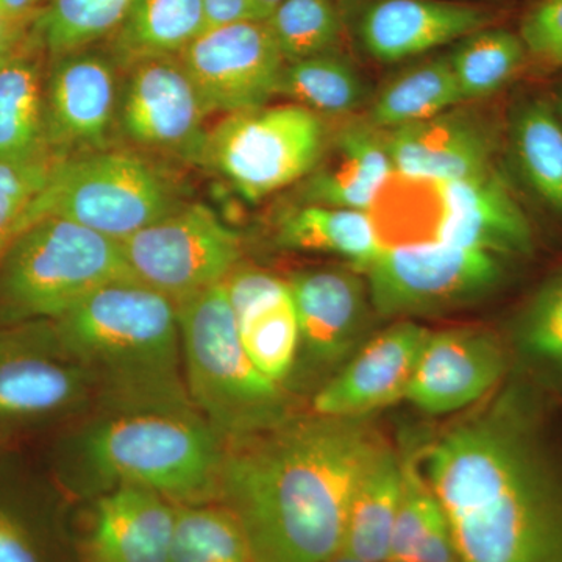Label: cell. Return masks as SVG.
I'll list each match as a JSON object with an SVG mask.
<instances>
[{"mask_svg":"<svg viewBox=\"0 0 562 562\" xmlns=\"http://www.w3.org/2000/svg\"><path fill=\"white\" fill-rule=\"evenodd\" d=\"M277 95H284L321 116H338L361 105L364 85L349 61L327 52L288 61L281 70Z\"/></svg>","mask_w":562,"mask_h":562,"instance_id":"obj_31","label":"cell"},{"mask_svg":"<svg viewBox=\"0 0 562 562\" xmlns=\"http://www.w3.org/2000/svg\"><path fill=\"white\" fill-rule=\"evenodd\" d=\"M392 172L384 132L349 125L333 139L330 157L306 177L302 203L368 211Z\"/></svg>","mask_w":562,"mask_h":562,"instance_id":"obj_23","label":"cell"},{"mask_svg":"<svg viewBox=\"0 0 562 562\" xmlns=\"http://www.w3.org/2000/svg\"><path fill=\"white\" fill-rule=\"evenodd\" d=\"M430 330L408 319L376 333L313 397V413L368 417L405 401Z\"/></svg>","mask_w":562,"mask_h":562,"instance_id":"obj_17","label":"cell"},{"mask_svg":"<svg viewBox=\"0 0 562 562\" xmlns=\"http://www.w3.org/2000/svg\"><path fill=\"white\" fill-rule=\"evenodd\" d=\"M514 160L525 183L562 220V120L550 103L531 101L517 110L512 127Z\"/></svg>","mask_w":562,"mask_h":562,"instance_id":"obj_28","label":"cell"},{"mask_svg":"<svg viewBox=\"0 0 562 562\" xmlns=\"http://www.w3.org/2000/svg\"><path fill=\"white\" fill-rule=\"evenodd\" d=\"M425 244L525 257L532 249L530 222L494 168L458 180H431L424 221Z\"/></svg>","mask_w":562,"mask_h":562,"instance_id":"obj_14","label":"cell"},{"mask_svg":"<svg viewBox=\"0 0 562 562\" xmlns=\"http://www.w3.org/2000/svg\"><path fill=\"white\" fill-rule=\"evenodd\" d=\"M449 61L465 102L505 87L524 68L528 54L517 33L486 27L462 38Z\"/></svg>","mask_w":562,"mask_h":562,"instance_id":"obj_33","label":"cell"},{"mask_svg":"<svg viewBox=\"0 0 562 562\" xmlns=\"http://www.w3.org/2000/svg\"><path fill=\"white\" fill-rule=\"evenodd\" d=\"M29 31H31V25L10 24V22L0 20V58L22 43Z\"/></svg>","mask_w":562,"mask_h":562,"instance_id":"obj_41","label":"cell"},{"mask_svg":"<svg viewBox=\"0 0 562 562\" xmlns=\"http://www.w3.org/2000/svg\"><path fill=\"white\" fill-rule=\"evenodd\" d=\"M558 113H560L561 120H562V92L560 98V106H558Z\"/></svg>","mask_w":562,"mask_h":562,"instance_id":"obj_44","label":"cell"},{"mask_svg":"<svg viewBox=\"0 0 562 562\" xmlns=\"http://www.w3.org/2000/svg\"><path fill=\"white\" fill-rule=\"evenodd\" d=\"M83 562H168L176 503L140 486H120L92 498Z\"/></svg>","mask_w":562,"mask_h":562,"instance_id":"obj_20","label":"cell"},{"mask_svg":"<svg viewBox=\"0 0 562 562\" xmlns=\"http://www.w3.org/2000/svg\"><path fill=\"white\" fill-rule=\"evenodd\" d=\"M181 205L171 177L143 154L85 151L55 158L46 183L22 217L21 231L44 217H58L122 243Z\"/></svg>","mask_w":562,"mask_h":562,"instance_id":"obj_6","label":"cell"},{"mask_svg":"<svg viewBox=\"0 0 562 562\" xmlns=\"http://www.w3.org/2000/svg\"><path fill=\"white\" fill-rule=\"evenodd\" d=\"M387 562H412V561H395V560H392V561H387Z\"/></svg>","mask_w":562,"mask_h":562,"instance_id":"obj_45","label":"cell"},{"mask_svg":"<svg viewBox=\"0 0 562 562\" xmlns=\"http://www.w3.org/2000/svg\"><path fill=\"white\" fill-rule=\"evenodd\" d=\"M50 0H0V20L16 25H32Z\"/></svg>","mask_w":562,"mask_h":562,"instance_id":"obj_40","label":"cell"},{"mask_svg":"<svg viewBox=\"0 0 562 562\" xmlns=\"http://www.w3.org/2000/svg\"><path fill=\"white\" fill-rule=\"evenodd\" d=\"M528 60L546 69L562 66V0H538L525 14L519 32Z\"/></svg>","mask_w":562,"mask_h":562,"instance_id":"obj_38","label":"cell"},{"mask_svg":"<svg viewBox=\"0 0 562 562\" xmlns=\"http://www.w3.org/2000/svg\"><path fill=\"white\" fill-rule=\"evenodd\" d=\"M225 439L194 405L95 408L58 443L55 472L79 497L147 487L176 505L216 502Z\"/></svg>","mask_w":562,"mask_h":562,"instance_id":"obj_3","label":"cell"},{"mask_svg":"<svg viewBox=\"0 0 562 562\" xmlns=\"http://www.w3.org/2000/svg\"><path fill=\"white\" fill-rule=\"evenodd\" d=\"M321 114L299 105L258 106L228 114L206 133L201 162L246 201L260 202L306 179L327 151Z\"/></svg>","mask_w":562,"mask_h":562,"instance_id":"obj_8","label":"cell"},{"mask_svg":"<svg viewBox=\"0 0 562 562\" xmlns=\"http://www.w3.org/2000/svg\"><path fill=\"white\" fill-rule=\"evenodd\" d=\"M394 172L435 180H458L490 171L494 140L479 117L443 111L384 132Z\"/></svg>","mask_w":562,"mask_h":562,"instance_id":"obj_21","label":"cell"},{"mask_svg":"<svg viewBox=\"0 0 562 562\" xmlns=\"http://www.w3.org/2000/svg\"><path fill=\"white\" fill-rule=\"evenodd\" d=\"M508 368L501 339L479 328L430 331L405 401L430 416L468 408L494 390Z\"/></svg>","mask_w":562,"mask_h":562,"instance_id":"obj_16","label":"cell"},{"mask_svg":"<svg viewBox=\"0 0 562 562\" xmlns=\"http://www.w3.org/2000/svg\"><path fill=\"white\" fill-rule=\"evenodd\" d=\"M55 158L0 160V260L21 231L22 217L49 177Z\"/></svg>","mask_w":562,"mask_h":562,"instance_id":"obj_36","label":"cell"},{"mask_svg":"<svg viewBox=\"0 0 562 562\" xmlns=\"http://www.w3.org/2000/svg\"><path fill=\"white\" fill-rule=\"evenodd\" d=\"M127 69L117 103L122 136L133 146L201 162L210 111L179 55L146 58Z\"/></svg>","mask_w":562,"mask_h":562,"instance_id":"obj_12","label":"cell"},{"mask_svg":"<svg viewBox=\"0 0 562 562\" xmlns=\"http://www.w3.org/2000/svg\"><path fill=\"white\" fill-rule=\"evenodd\" d=\"M239 339L255 368L284 386L299 353L301 330L288 279L239 265L224 280Z\"/></svg>","mask_w":562,"mask_h":562,"instance_id":"obj_19","label":"cell"},{"mask_svg":"<svg viewBox=\"0 0 562 562\" xmlns=\"http://www.w3.org/2000/svg\"><path fill=\"white\" fill-rule=\"evenodd\" d=\"M258 5L261 7V10L265 11L266 14H268V18L271 16V13L273 10L279 7V3L281 0H257Z\"/></svg>","mask_w":562,"mask_h":562,"instance_id":"obj_42","label":"cell"},{"mask_svg":"<svg viewBox=\"0 0 562 562\" xmlns=\"http://www.w3.org/2000/svg\"><path fill=\"white\" fill-rule=\"evenodd\" d=\"M288 284L306 357L317 364L349 357L368 324L371 299L364 276L353 268H313L292 273Z\"/></svg>","mask_w":562,"mask_h":562,"instance_id":"obj_18","label":"cell"},{"mask_svg":"<svg viewBox=\"0 0 562 562\" xmlns=\"http://www.w3.org/2000/svg\"><path fill=\"white\" fill-rule=\"evenodd\" d=\"M361 273L375 313L406 319L483 297L505 269L502 258L486 251L430 243L386 247Z\"/></svg>","mask_w":562,"mask_h":562,"instance_id":"obj_11","label":"cell"},{"mask_svg":"<svg viewBox=\"0 0 562 562\" xmlns=\"http://www.w3.org/2000/svg\"><path fill=\"white\" fill-rule=\"evenodd\" d=\"M401 492L402 460L390 447L353 492L339 553L369 562L390 561Z\"/></svg>","mask_w":562,"mask_h":562,"instance_id":"obj_26","label":"cell"},{"mask_svg":"<svg viewBox=\"0 0 562 562\" xmlns=\"http://www.w3.org/2000/svg\"><path fill=\"white\" fill-rule=\"evenodd\" d=\"M179 57L210 113L265 106L277 95L286 65L268 21L203 32Z\"/></svg>","mask_w":562,"mask_h":562,"instance_id":"obj_13","label":"cell"},{"mask_svg":"<svg viewBox=\"0 0 562 562\" xmlns=\"http://www.w3.org/2000/svg\"><path fill=\"white\" fill-rule=\"evenodd\" d=\"M136 0H50L31 25V35L54 58L87 49L121 27Z\"/></svg>","mask_w":562,"mask_h":562,"instance_id":"obj_30","label":"cell"},{"mask_svg":"<svg viewBox=\"0 0 562 562\" xmlns=\"http://www.w3.org/2000/svg\"><path fill=\"white\" fill-rule=\"evenodd\" d=\"M449 58L405 70L376 95L369 124L387 132L438 116L462 103Z\"/></svg>","mask_w":562,"mask_h":562,"instance_id":"obj_29","label":"cell"},{"mask_svg":"<svg viewBox=\"0 0 562 562\" xmlns=\"http://www.w3.org/2000/svg\"><path fill=\"white\" fill-rule=\"evenodd\" d=\"M205 32L202 0H136L113 33V58L131 66L146 58L177 57Z\"/></svg>","mask_w":562,"mask_h":562,"instance_id":"obj_27","label":"cell"},{"mask_svg":"<svg viewBox=\"0 0 562 562\" xmlns=\"http://www.w3.org/2000/svg\"><path fill=\"white\" fill-rule=\"evenodd\" d=\"M54 322L94 376L98 408L192 405L179 313L161 292L136 279L110 281Z\"/></svg>","mask_w":562,"mask_h":562,"instance_id":"obj_4","label":"cell"},{"mask_svg":"<svg viewBox=\"0 0 562 562\" xmlns=\"http://www.w3.org/2000/svg\"><path fill=\"white\" fill-rule=\"evenodd\" d=\"M99 405L88 366L54 321L0 324V432L80 420Z\"/></svg>","mask_w":562,"mask_h":562,"instance_id":"obj_9","label":"cell"},{"mask_svg":"<svg viewBox=\"0 0 562 562\" xmlns=\"http://www.w3.org/2000/svg\"><path fill=\"white\" fill-rule=\"evenodd\" d=\"M116 66L113 55L91 49L49 58L44 125L52 157L106 149L120 103Z\"/></svg>","mask_w":562,"mask_h":562,"instance_id":"obj_15","label":"cell"},{"mask_svg":"<svg viewBox=\"0 0 562 562\" xmlns=\"http://www.w3.org/2000/svg\"><path fill=\"white\" fill-rule=\"evenodd\" d=\"M390 443L368 417L290 414L225 441L220 497L251 562H325L341 552L353 492Z\"/></svg>","mask_w":562,"mask_h":562,"instance_id":"obj_1","label":"cell"},{"mask_svg":"<svg viewBox=\"0 0 562 562\" xmlns=\"http://www.w3.org/2000/svg\"><path fill=\"white\" fill-rule=\"evenodd\" d=\"M281 249L335 255L362 272L382 250L368 211L302 203L284 211L277 224Z\"/></svg>","mask_w":562,"mask_h":562,"instance_id":"obj_25","label":"cell"},{"mask_svg":"<svg viewBox=\"0 0 562 562\" xmlns=\"http://www.w3.org/2000/svg\"><path fill=\"white\" fill-rule=\"evenodd\" d=\"M490 11L446 0H379L361 20L366 50L383 63L405 60L490 27Z\"/></svg>","mask_w":562,"mask_h":562,"instance_id":"obj_22","label":"cell"},{"mask_svg":"<svg viewBox=\"0 0 562 562\" xmlns=\"http://www.w3.org/2000/svg\"><path fill=\"white\" fill-rule=\"evenodd\" d=\"M0 562H52L46 535L27 506L0 491Z\"/></svg>","mask_w":562,"mask_h":562,"instance_id":"obj_37","label":"cell"},{"mask_svg":"<svg viewBox=\"0 0 562 562\" xmlns=\"http://www.w3.org/2000/svg\"><path fill=\"white\" fill-rule=\"evenodd\" d=\"M121 247L133 279L176 305L224 283L243 258L238 233L202 203H183Z\"/></svg>","mask_w":562,"mask_h":562,"instance_id":"obj_10","label":"cell"},{"mask_svg":"<svg viewBox=\"0 0 562 562\" xmlns=\"http://www.w3.org/2000/svg\"><path fill=\"white\" fill-rule=\"evenodd\" d=\"M177 313L188 394L225 441L290 416L284 386L262 375L244 350L224 283L177 303Z\"/></svg>","mask_w":562,"mask_h":562,"instance_id":"obj_5","label":"cell"},{"mask_svg":"<svg viewBox=\"0 0 562 562\" xmlns=\"http://www.w3.org/2000/svg\"><path fill=\"white\" fill-rule=\"evenodd\" d=\"M205 32L247 21H266L257 0H202Z\"/></svg>","mask_w":562,"mask_h":562,"instance_id":"obj_39","label":"cell"},{"mask_svg":"<svg viewBox=\"0 0 562 562\" xmlns=\"http://www.w3.org/2000/svg\"><path fill=\"white\" fill-rule=\"evenodd\" d=\"M46 61L31 31L0 58V160L36 161L52 157L44 125Z\"/></svg>","mask_w":562,"mask_h":562,"instance_id":"obj_24","label":"cell"},{"mask_svg":"<svg viewBox=\"0 0 562 562\" xmlns=\"http://www.w3.org/2000/svg\"><path fill=\"white\" fill-rule=\"evenodd\" d=\"M325 562H369V561H362V560H358V558L347 557V554L338 553V554H336V557H333L331 560H328Z\"/></svg>","mask_w":562,"mask_h":562,"instance_id":"obj_43","label":"cell"},{"mask_svg":"<svg viewBox=\"0 0 562 562\" xmlns=\"http://www.w3.org/2000/svg\"><path fill=\"white\" fill-rule=\"evenodd\" d=\"M460 562H562V464L508 392L420 458Z\"/></svg>","mask_w":562,"mask_h":562,"instance_id":"obj_2","label":"cell"},{"mask_svg":"<svg viewBox=\"0 0 562 562\" xmlns=\"http://www.w3.org/2000/svg\"><path fill=\"white\" fill-rule=\"evenodd\" d=\"M168 562H251L241 524L221 502L177 505Z\"/></svg>","mask_w":562,"mask_h":562,"instance_id":"obj_32","label":"cell"},{"mask_svg":"<svg viewBox=\"0 0 562 562\" xmlns=\"http://www.w3.org/2000/svg\"><path fill=\"white\" fill-rule=\"evenodd\" d=\"M514 341L532 371L562 384V272L543 283L527 303L516 322Z\"/></svg>","mask_w":562,"mask_h":562,"instance_id":"obj_34","label":"cell"},{"mask_svg":"<svg viewBox=\"0 0 562 562\" xmlns=\"http://www.w3.org/2000/svg\"><path fill=\"white\" fill-rule=\"evenodd\" d=\"M133 279L120 241L58 217L21 231L0 260V324L55 321L110 281Z\"/></svg>","mask_w":562,"mask_h":562,"instance_id":"obj_7","label":"cell"},{"mask_svg":"<svg viewBox=\"0 0 562 562\" xmlns=\"http://www.w3.org/2000/svg\"><path fill=\"white\" fill-rule=\"evenodd\" d=\"M266 21L286 63L331 52L342 33L339 0H281Z\"/></svg>","mask_w":562,"mask_h":562,"instance_id":"obj_35","label":"cell"}]
</instances>
